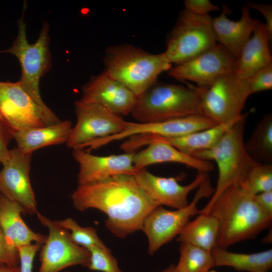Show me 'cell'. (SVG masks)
<instances>
[{"instance_id":"cell-1","label":"cell","mask_w":272,"mask_h":272,"mask_svg":"<svg viewBox=\"0 0 272 272\" xmlns=\"http://www.w3.org/2000/svg\"><path fill=\"white\" fill-rule=\"evenodd\" d=\"M71 198L79 211L96 209L104 213L107 216L105 226L120 238L141 230L147 215L159 206L130 174L115 175L78 185Z\"/></svg>"},{"instance_id":"cell-2","label":"cell","mask_w":272,"mask_h":272,"mask_svg":"<svg viewBox=\"0 0 272 272\" xmlns=\"http://www.w3.org/2000/svg\"><path fill=\"white\" fill-rule=\"evenodd\" d=\"M208 214L218 221L217 247L224 249L254 238L268 227L272 220L239 182L230 185L219 195L206 214Z\"/></svg>"},{"instance_id":"cell-3","label":"cell","mask_w":272,"mask_h":272,"mask_svg":"<svg viewBox=\"0 0 272 272\" xmlns=\"http://www.w3.org/2000/svg\"><path fill=\"white\" fill-rule=\"evenodd\" d=\"M104 61V72L137 98L157 82L160 74L172 67L164 53L152 54L129 44L108 47Z\"/></svg>"},{"instance_id":"cell-4","label":"cell","mask_w":272,"mask_h":272,"mask_svg":"<svg viewBox=\"0 0 272 272\" xmlns=\"http://www.w3.org/2000/svg\"><path fill=\"white\" fill-rule=\"evenodd\" d=\"M248 113L242 115L210 149L197 152L192 156L202 160L214 161L218 177L214 192L208 203L197 214H207L219 195L230 185L243 182L255 162L248 154L244 141V131Z\"/></svg>"},{"instance_id":"cell-5","label":"cell","mask_w":272,"mask_h":272,"mask_svg":"<svg viewBox=\"0 0 272 272\" xmlns=\"http://www.w3.org/2000/svg\"><path fill=\"white\" fill-rule=\"evenodd\" d=\"M156 82L137 98L130 115L137 122L149 123L199 114L196 87Z\"/></svg>"},{"instance_id":"cell-6","label":"cell","mask_w":272,"mask_h":272,"mask_svg":"<svg viewBox=\"0 0 272 272\" xmlns=\"http://www.w3.org/2000/svg\"><path fill=\"white\" fill-rule=\"evenodd\" d=\"M196 88L199 114L217 124L240 118L251 95L247 79H240L234 74L222 76L208 87Z\"/></svg>"},{"instance_id":"cell-7","label":"cell","mask_w":272,"mask_h":272,"mask_svg":"<svg viewBox=\"0 0 272 272\" xmlns=\"http://www.w3.org/2000/svg\"><path fill=\"white\" fill-rule=\"evenodd\" d=\"M49 41L48 27L46 24L36 41L30 44L27 38L26 24L22 17L19 21L18 33L13 44L8 49L0 51V53H9L17 58L22 71L19 82L33 100L45 109L49 108L40 96L39 81L50 67Z\"/></svg>"},{"instance_id":"cell-8","label":"cell","mask_w":272,"mask_h":272,"mask_svg":"<svg viewBox=\"0 0 272 272\" xmlns=\"http://www.w3.org/2000/svg\"><path fill=\"white\" fill-rule=\"evenodd\" d=\"M212 19L209 15H197L185 9L182 12L163 52L171 64L184 63L217 44Z\"/></svg>"},{"instance_id":"cell-9","label":"cell","mask_w":272,"mask_h":272,"mask_svg":"<svg viewBox=\"0 0 272 272\" xmlns=\"http://www.w3.org/2000/svg\"><path fill=\"white\" fill-rule=\"evenodd\" d=\"M0 115L13 132L43 127L61 120L39 106L17 82L0 81Z\"/></svg>"},{"instance_id":"cell-10","label":"cell","mask_w":272,"mask_h":272,"mask_svg":"<svg viewBox=\"0 0 272 272\" xmlns=\"http://www.w3.org/2000/svg\"><path fill=\"white\" fill-rule=\"evenodd\" d=\"M214 189L208 177L198 187L193 199L186 207L168 210L159 206L150 212L144 219L141 229L148 238V253L154 254L178 235L190 218L197 214V204L199 200L213 194Z\"/></svg>"},{"instance_id":"cell-11","label":"cell","mask_w":272,"mask_h":272,"mask_svg":"<svg viewBox=\"0 0 272 272\" xmlns=\"http://www.w3.org/2000/svg\"><path fill=\"white\" fill-rule=\"evenodd\" d=\"M40 223L48 229V235L43 244L39 256L38 272H59L74 265L87 266L90 253L88 249L76 244L69 231L39 212Z\"/></svg>"},{"instance_id":"cell-12","label":"cell","mask_w":272,"mask_h":272,"mask_svg":"<svg viewBox=\"0 0 272 272\" xmlns=\"http://www.w3.org/2000/svg\"><path fill=\"white\" fill-rule=\"evenodd\" d=\"M77 122L66 143L69 148L77 149L95 140L115 135L122 132L126 121L104 107L95 103H75Z\"/></svg>"},{"instance_id":"cell-13","label":"cell","mask_w":272,"mask_h":272,"mask_svg":"<svg viewBox=\"0 0 272 272\" xmlns=\"http://www.w3.org/2000/svg\"><path fill=\"white\" fill-rule=\"evenodd\" d=\"M236 63L233 55L217 43L190 60L171 67L168 74L179 81L193 82L196 87L205 88L222 76L235 74Z\"/></svg>"},{"instance_id":"cell-14","label":"cell","mask_w":272,"mask_h":272,"mask_svg":"<svg viewBox=\"0 0 272 272\" xmlns=\"http://www.w3.org/2000/svg\"><path fill=\"white\" fill-rule=\"evenodd\" d=\"M218 124L199 114L166 120L160 122L140 123L126 121L120 133L91 141L86 145L88 150L99 148L111 142L126 139L138 134H149L162 138L183 136L196 131L209 128Z\"/></svg>"},{"instance_id":"cell-15","label":"cell","mask_w":272,"mask_h":272,"mask_svg":"<svg viewBox=\"0 0 272 272\" xmlns=\"http://www.w3.org/2000/svg\"><path fill=\"white\" fill-rule=\"evenodd\" d=\"M32 153L23 154L17 147L10 150L9 159L0 171V190L18 203L23 214L37 213V206L29 177Z\"/></svg>"},{"instance_id":"cell-16","label":"cell","mask_w":272,"mask_h":272,"mask_svg":"<svg viewBox=\"0 0 272 272\" xmlns=\"http://www.w3.org/2000/svg\"><path fill=\"white\" fill-rule=\"evenodd\" d=\"M143 190L158 206H166L175 209L188 205L187 196L208 177V173L198 172L189 184L182 185L176 177H163L155 175L146 168L139 170L134 175Z\"/></svg>"},{"instance_id":"cell-17","label":"cell","mask_w":272,"mask_h":272,"mask_svg":"<svg viewBox=\"0 0 272 272\" xmlns=\"http://www.w3.org/2000/svg\"><path fill=\"white\" fill-rule=\"evenodd\" d=\"M135 152L99 156L83 149H73L74 158L79 165L78 185L97 182L117 174L134 175L139 171L133 163Z\"/></svg>"},{"instance_id":"cell-18","label":"cell","mask_w":272,"mask_h":272,"mask_svg":"<svg viewBox=\"0 0 272 272\" xmlns=\"http://www.w3.org/2000/svg\"><path fill=\"white\" fill-rule=\"evenodd\" d=\"M81 100L99 104L122 116L130 114L137 97L126 87L103 72L84 86Z\"/></svg>"},{"instance_id":"cell-19","label":"cell","mask_w":272,"mask_h":272,"mask_svg":"<svg viewBox=\"0 0 272 272\" xmlns=\"http://www.w3.org/2000/svg\"><path fill=\"white\" fill-rule=\"evenodd\" d=\"M228 11L225 6L221 15L212 19V28L217 42L227 49L237 60L244 45L260 22L251 17L247 5L242 7L240 19L237 21L227 18Z\"/></svg>"},{"instance_id":"cell-20","label":"cell","mask_w":272,"mask_h":272,"mask_svg":"<svg viewBox=\"0 0 272 272\" xmlns=\"http://www.w3.org/2000/svg\"><path fill=\"white\" fill-rule=\"evenodd\" d=\"M148 145L147 148L139 152L136 151L134 154L133 163L139 170L152 164L164 162L184 164L198 172L206 173L214 168L213 164L210 161L187 155L167 143L155 141Z\"/></svg>"},{"instance_id":"cell-21","label":"cell","mask_w":272,"mask_h":272,"mask_svg":"<svg viewBox=\"0 0 272 272\" xmlns=\"http://www.w3.org/2000/svg\"><path fill=\"white\" fill-rule=\"evenodd\" d=\"M22 213L18 203L1 194L0 226L9 244L16 248L33 242L43 244L47 236L30 229L22 219Z\"/></svg>"},{"instance_id":"cell-22","label":"cell","mask_w":272,"mask_h":272,"mask_svg":"<svg viewBox=\"0 0 272 272\" xmlns=\"http://www.w3.org/2000/svg\"><path fill=\"white\" fill-rule=\"evenodd\" d=\"M269 42L264 23L260 22L237 60L234 74L240 79H247L272 62Z\"/></svg>"},{"instance_id":"cell-23","label":"cell","mask_w":272,"mask_h":272,"mask_svg":"<svg viewBox=\"0 0 272 272\" xmlns=\"http://www.w3.org/2000/svg\"><path fill=\"white\" fill-rule=\"evenodd\" d=\"M72 128L70 121L61 120L43 127L13 132V139L22 153H33L34 151L46 146L66 144Z\"/></svg>"},{"instance_id":"cell-24","label":"cell","mask_w":272,"mask_h":272,"mask_svg":"<svg viewBox=\"0 0 272 272\" xmlns=\"http://www.w3.org/2000/svg\"><path fill=\"white\" fill-rule=\"evenodd\" d=\"M211 252L215 266H229L248 272H267L272 267L271 249L247 254L232 252L216 246Z\"/></svg>"},{"instance_id":"cell-25","label":"cell","mask_w":272,"mask_h":272,"mask_svg":"<svg viewBox=\"0 0 272 272\" xmlns=\"http://www.w3.org/2000/svg\"><path fill=\"white\" fill-rule=\"evenodd\" d=\"M219 230V223L214 217L209 214H199L185 225L177 240L211 251L217 246Z\"/></svg>"},{"instance_id":"cell-26","label":"cell","mask_w":272,"mask_h":272,"mask_svg":"<svg viewBox=\"0 0 272 272\" xmlns=\"http://www.w3.org/2000/svg\"><path fill=\"white\" fill-rule=\"evenodd\" d=\"M246 150L255 161L272 164V115L263 116L255 126L246 143Z\"/></svg>"},{"instance_id":"cell-27","label":"cell","mask_w":272,"mask_h":272,"mask_svg":"<svg viewBox=\"0 0 272 272\" xmlns=\"http://www.w3.org/2000/svg\"><path fill=\"white\" fill-rule=\"evenodd\" d=\"M179 252V259L175 265L178 272H206L215 266L211 251L181 242Z\"/></svg>"},{"instance_id":"cell-28","label":"cell","mask_w":272,"mask_h":272,"mask_svg":"<svg viewBox=\"0 0 272 272\" xmlns=\"http://www.w3.org/2000/svg\"><path fill=\"white\" fill-rule=\"evenodd\" d=\"M243 184L253 196L272 190V164L255 161L248 171Z\"/></svg>"},{"instance_id":"cell-29","label":"cell","mask_w":272,"mask_h":272,"mask_svg":"<svg viewBox=\"0 0 272 272\" xmlns=\"http://www.w3.org/2000/svg\"><path fill=\"white\" fill-rule=\"evenodd\" d=\"M54 222L58 226L67 230L72 240L80 246L87 249L92 246L106 247L98 236L96 230L92 227H81L71 218Z\"/></svg>"},{"instance_id":"cell-30","label":"cell","mask_w":272,"mask_h":272,"mask_svg":"<svg viewBox=\"0 0 272 272\" xmlns=\"http://www.w3.org/2000/svg\"><path fill=\"white\" fill-rule=\"evenodd\" d=\"M90 259L87 267L93 271L101 272H124L110 249L106 247L92 246L88 248Z\"/></svg>"},{"instance_id":"cell-31","label":"cell","mask_w":272,"mask_h":272,"mask_svg":"<svg viewBox=\"0 0 272 272\" xmlns=\"http://www.w3.org/2000/svg\"><path fill=\"white\" fill-rule=\"evenodd\" d=\"M250 94L272 88V62L247 79Z\"/></svg>"},{"instance_id":"cell-32","label":"cell","mask_w":272,"mask_h":272,"mask_svg":"<svg viewBox=\"0 0 272 272\" xmlns=\"http://www.w3.org/2000/svg\"><path fill=\"white\" fill-rule=\"evenodd\" d=\"M19 263L17 249L9 244L0 226V267H16Z\"/></svg>"},{"instance_id":"cell-33","label":"cell","mask_w":272,"mask_h":272,"mask_svg":"<svg viewBox=\"0 0 272 272\" xmlns=\"http://www.w3.org/2000/svg\"><path fill=\"white\" fill-rule=\"evenodd\" d=\"M40 246L39 243H32L17 248L20 258V272H32L33 260Z\"/></svg>"},{"instance_id":"cell-34","label":"cell","mask_w":272,"mask_h":272,"mask_svg":"<svg viewBox=\"0 0 272 272\" xmlns=\"http://www.w3.org/2000/svg\"><path fill=\"white\" fill-rule=\"evenodd\" d=\"M13 131L0 115V163L6 164L9 159V144L13 139Z\"/></svg>"},{"instance_id":"cell-35","label":"cell","mask_w":272,"mask_h":272,"mask_svg":"<svg viewBox=\"0 0 272 272\" xmlns=\"http://www.w3.org/2000/svg\"><path fill=\"white\" fill-rule=\"evenodd\" d=\"M184 4L186 10L197 15H207L211 12L220 10L209 0H185Z\"/></svg>"},{"instance_id":"cell-36","label":"cell","mask_w":272,"mask_h":272,"mask_svg":"<svg viewBox=\"0 0 272 272\" xmlns=\"http://www.w3.org/2000/svg\"><path fill=\"white\" fill-rule=\"evenodd\" d=\"M250 8L255 9L260 12L264 17V24L269 41L272 40V6L271 4H258L250 2L247 5Z\"/></svg>"},{"instance_id":"cell-37","label":"cell","mask_w":272,"mask_h":272,"mask_svg":"<svg viewBox=\"0 0 272 272\" xmlns=\"http://www.w3.org/2000/svg\"><path fill=\"white\" fill-rule=\"evenodd\" d=\"M259 207L267 215L272 217V190L264 191L253 196Z\"/></svg>"},{"instance_id":"cell-38","label":"cell","mask_w":272,"mask_h":272,"mask_svg":"<svg viewBox=\"0 0 272 272\" xmlns=\"http://www.w3.org/2000/svg\"><path fill=\"white\" fill-rule=\"evenodd\" d=\"M0 272H20V268L19 266L16 267L1 266L0 267Z\"/></svg>"},{"instance_id":"cell-39","label":"cell","mask_w":272,"mask_h":272,"mask_svg":"<svg viewBox=\"0 0 272 272\" xmlns=\"http://www.w3.org/2000/svg\"><path fill=\"white\" fill-rule=\"evenodd\" d=\"M157 272H178L175 265H170L165 269Z\"/></svg>"},{"instance_id":"cell-40","label":"cell","mask_w":272,"mask_h":272,"mask_svg":"<svg viewBox=\"0 0 272 272\" xmlns=\"http://www.w3.org/2000/svg\"><path fill=\"white\" fill-rule=\"evenodd\" d=\"M206 272H216V271H213V270H208V271H206Z\"/></svg>"},{"instance_id":"cell-41","label":"cell","mask_w":272,"mask_h":272,"mask_svg":"<svg viewBox=\"0 0 272 272\" xmlns=\"http://www.w3.org/2000/svg\"><path fill=\"white\" fill-rule=\"evenodd\" d=\"M1 190H0V195H1Z\"/></svg>"},{"instance_id":"cell-42","label":"cell","mask_w":272,"mask_h":272,"mask_svg":"<svg viewBox=\"0 0 272 272\" xmlns=\"http://www.w3.org/2000/svg\"><path fill=\"white\" fill-rule=\"evenodd\" d=\"M64 272H70V271H64Z\"/></svg>"},{"instance_id":"cell-43","label":"cell","mask_w":272,"mask_h":272,"mask_svg":"<svg viewBox=\"0 0 272 272\" xmlns=\"http://www.w3.org/2000/svg\"><path fill=\"white\" fill-rule=\"evenodd\" d=\"M1 164V163H0Z\"/></svg>"}]
</instances>
